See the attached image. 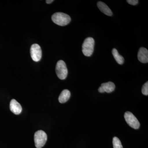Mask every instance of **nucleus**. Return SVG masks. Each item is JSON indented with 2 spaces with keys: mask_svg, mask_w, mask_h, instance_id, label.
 <instances>
[{
  "mask_svg": "<svg viewBox=\"0 0 148 148\" xmlns=\"http://www.w3.org/2000/svg\"><path fill=\"white\" fill-rule=\"evenodd\" d=\"M34 139L36 147L41 148L45 145L47 141V135L43 130H38L35 133Z\"/></svg>",
  "mask_w": 148,
  "mask_h": 148,
  "instance_id": "obj_3",
  "label": "nucleus"
},
{
  "mask_svg": "<svg viewBox=\"0 0 148 148\" xmlns=\"http://www.w3.org/2000/svg\"><path fill=\"white\" fill-rule=\"evenodd\" d=\"M124 118L130 127L135 129H139L140 123L137 118L130 112H126L124 114Z\"/></svg>",
  "mask_w": 148,
  "mask_h": 148,
  "instance_id": "obj_5",
  "label": "nucleus"
},
{
  "mask_svg": "<svg viewBox=\"0 0 148 148\" xmlns=\"http://www.w3.org/2000/svg\"><path fill=\"white\" fill-rule=\"evenodd\" d=\"M51 19L54 23L61 26H66L71 21V17L68 14L61 12L54 13L51 16Z\"/></svg>",
  "mask_w": 148,
  "mask_h": 148,
  "instance_id": "obj_1",
  "label": "nucleus"
},
{
  "mask_svg": "<svg viewBox=\"0 0 148 148\" xmlns=\"http://www.w3.org/2000/svg\"><path fill=\"white\" fill-rule=\"evenodd\" d=\"M113 145L114 148H123L120 140L116 137L113 138Z\"/></svg>",
  "mask_w": 148,
  "mask_h": 148,
  "instance_id": "obj_13",
  "label": "nucleus"
},
{
  "mask_svg": "<svg viewBox=\"0 0 148 148\" xmlns=\"http://www.w3.org/2000/svg\"><path fill=\"white\" fill-rule=\"evenodd\" d=\"M142 93L143 95H148V82H147L143 86L142 89Z\"/></svg>",
  "mask_w": 148,
  "mask_h": 148,
  "instance_id": "obj_14",
  "label": "nucleus"
},
{
  "mask_svg": "<svg viewBox=\"0 0 148 148\" xmlns=\"http://www.w3.org/2000/svg\"><path fill=\"white\" fill-rule=\"evenodd\" d=\"M95 41L91 37H88L84 40L82 46V51L86 56H91L94 51Z\"/></svg>",
  "mask_w": 148,
  "mask_h": 148,
  "instance_id": "obj_2",
  "label": "nucleus"
},
{
  "mask_svg": "<svg viewBox=\"0 0 148 148\" xmlns=\"http://www.w3.org/2000/svg\"><path fill=\"white\" fill-rule=\"evenodd\" d=\"M56 72L60 79H65L68 75V71L65 62L62 60L58 61L56 66Z\"/></svg>",
  "mask_w": 148,
  "mask_h": 148,
  "instance_id": "obj_4",
  "label": "nucleus"
},
{
  "mask_svg": "<svg viewBox=\"0 0 148 148\" xmlns=\"http://www.w3.org/2000/svg\"><path fill=\"white\" fill-rule=\"evenodd\" d=\"M112 53L118 64L122 65L124 63V58L122 56L119 54L116 49L114 48L112 49Z\"/></svg>",
  "mask_w": 148,
  "mask_h": 148,
  "instance_id": "obj_12",
  "label": "nucleus"
},
{
  "mask_svg": "<svg viewBox=\"0 0 148 148\" xmlns=\"http://www.w3.org/2000/svg\"><path fill=\"white\" fill-rule=\"evenodd\" d=\"M30 53L33 61L38 62L40 60L42 52L39 45L37 44L32 45L30 49Z\"/></svg>",
  "mask_w": 148,
  "mask_h": 148,
  "instance_id": "obj_6",
  "label": "nucleus"
},
{
  "mask_svg": "<svg viewBox=\"0 0 148 148\" xmlns=\"http://www.w3.org/2000/svg\"><path fill=\"white\" fill-rule=\"evenodd\" d=\"M10 108L11 111L16 115L21 113L22 110L21 105L15 99H12L11 101Z\"/></svg>",
  "mask_w": 148,
  "mask_h": 148,
  "instance_id": "obj_9",
  "label": "nucleus"
},
{
  "mask_svg": "<svg viewBox=\"0 0 148 148\" xmlns=\"http://www.w3.org/2000/svg\"><path fill=\"white\" fill-rule=\"evenodd\" d=\"M97 6L99 9L106 15L108 16H111L113 15L112 10L105 3L103 2L99 1L97 3Z\"/></svg>",
  "mask_w": 148,
  "mask_h": 148,
  "instance_id": "obj_10",
  "label": "nucleus"
},
{
  "mask_svg": "<svg viewBox=\"0 0 148 148\" xmlns=\"http://www.w3.org/2000/svg\"><path fill=\"white\" fill-rule=\"evenodd\" d=\"M71 92L69 90L65 89L61 92L58 98V101L61 103H64L69 101L71 97Z\"/></svg>",
  "mask_w": 148,
  "mask_h": 148,
  "instance_id": "obj_11",
  "label": "nucleus"
},
{
  "mask_svg": "<svg viewBox=\"0 0 148 148\" xmlns=\"http://www.w3.org/2000/svg\"><path fill=\"white\" fill-rule=\"evenodd\" d=\"M138 57L141 63L145 64L148 62V51L145 47H141L138 51Z\"/></svg>",
  "mask_w": 148,
  "mask_h": 148,
  "instance_id": "obj_8",
  "label": "nucleus"
},
{
  "mask_svg": "<svg viewBox=\"0 0 148 148\" xmlns=\"http://www.w3.org/2000/svg\"><path fill=\"white\" fill-rule=\"evenodd\" d=\"M127 2L131 5H135L138 4L139 1L138 0H127Z\"/></svg>",
  "mask_w": 148,
  "mask_h": 148,
  "instance_id": "obj_15",
  "label": "nucleus"
},
{
  "mask_svg": "<svg viewBox=\"0 0 148 148\" xmlns=\"http://www.w3.org/2000/svg\"><path fill=\"white\" fill-rule=\"evenodd\" d=\"M53 0H47V1H46L47 3V4H50L51 3L53 2Z\"/></svg>",
  "mask_w": 148,
  "mask_h": 148,
  "instance_id": "obj_16",
  "label": "nucleus"
},
{
  "mask_svg": "<svg viewBox=\"0 0 148 148\" xmlns=\"http://www.w3.org/2000/svg\"><path fill=\"white\" fill-rule=\"evenodd\" d=\"M115 87V85L113 82H109L102 84L101 86L98 88V91L101 93L104 92L110 93L114 90Z\"/></svg>",
  "mask_w": 148,
  "mask_h": 148,
  "instance_id": "obj_7",
  "label": "nucleus"
}]
</instances>
